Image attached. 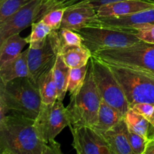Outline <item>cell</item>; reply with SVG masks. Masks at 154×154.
<instances>
[{
  "mask_svg": "<svg viewBox=\"0 0 154 154\" xmlns=\"http://www.w3.org/2000/svg\"><path fill=\"white\" fill-rule=\"evenodd\" d=\"M33 119L11 113L0 120L1 154H60V144H51L39 138Z\"/></svg>",
  "mask_w": 154,
  "mask_h": 154,
  "instance_id": "1",
  "label": "cell"
},
{
  "mask_svg": "<svg viewBox=\"0 0 154 154\" xmlns=\"http://www.w3.org/2000/svg\"><path fill=\"white\" fill-rule=\"evenodd\" d=\"M0 102L4 104L9 113L22 114L33 120L37 117L42 103L38 87L29 77L1 83Z\"/></svg>",
  "mask_w": 154,
  "mask_h": 154,
  "instance_id": "2",
  "label": "cell"
},
{
  "mask_svg": "<svg viewBox=\"0 0 154 154\" xmlns=\"http://www.w3.org/2000/svg\"><path fill=\"white\" fill-rule=\"evenodd\" d=\"M102 98L99 93L93 71L89 66L82 85L70 95V102L66 107L69 126H88L93 127L98 120Z\"/></svg>",
  "mask_w": 154,
  "mask_h": 154,
  "instance_id": "3",
  "label": "cell"
},
{
  "mask_svg": "<svg viewBox=\"0 0 154 154\" xmlns=\"http://www.w3.org/2000/svg\"><path fill=\"white\" fill-rule=\"evenodd\" d=\"M107 64L121 86L129 108L136 103L154 104L153 73L126 66Z\"/></svg>",
  "mask_w": 154,
  "mask_h": 154,
  "instance_id": "4",
  "label": "cell"
},
{
  "mask_svg": "<svg viewBox=\"0 0 154 154\" xmlns=\"http://www.w3.org/2000/svg\"><path fill=\"white\" fill-rule=\"evenodd\" d=\"M108 64L133 68L154 74V45L141 41L124 48L105 50L93 54Z\"/></svg>",
  "mask_w": 154,
  "mask_h": 154,
  "instance_id": "5",
  "label": "cell"
},
{
  "mask_svg": "<svg viewBox=\"0 0 154 154\" xmlns=\"http://www.w3.org/2000/svg\"><path fill=\"white\" fill-rule=\"evenodd\" d=\"M95 82L102 100L112 106L125 117L128 104L124 92L107 63L92 55L90 60Z\"/></svg>",
  "mask_w": 154,
  "mask_h": 154,
  "instance_id": "6",
  "label": "cell"
},
{
  "mask_svg": "<svg viewBox=\"0 0 154 154\" xmlns=\"http://www.w3.org/2000/svg\"><path fill=\"white\" fill-rule=\"evenodd\" d=\"M77 32L82 38L83 45L92 54L105 50L129 47L141 41L132 33L100 26H86Z\"/></svg>",
  "mask_w": 154,
  "mask_h": 154,
  "instance_id": "7",
  "label": "cell"
},
{
  "mask_svg": "<svg viewBox=\"0 0 154 154\" xmlns=\"http://www.w3.org/2000/svg\"><path fill=\"white\" fill-rule=\"evenodd\" d=\"M28 65L30 78L37 84L38 79L54 68L62 46L60 29L52 30L43 40L29 44Z\"/></svg>",
  "mask_w": 154,
  "mask_h": 154,
  "instance_id": "8",
  "label": "cell"
},
{
  "mask_svg": "<svg viewBox=\"0 0 154 154\" xmlns=\"http://www.w3.org/2000/svg\"><path fill=\"white\" fill-rule=\"evenodd\" d=\"M69 120L63 101L57 99L54 103H42L34 127L41 139L51 144H57L55 138L64 128L69 126Z\"/></svg>",
  "mask_w": 154,
  "mask_h": 154,
  "instance_id": "9",
  "label": "cell"
},
{
  "mask_svg": "<svg viewBox=\"0 0 154 154\" xmlns=\"http://www.w3.org/2000/svg\"><path fill=\"white\" fill-rule=\"evenodd\" d=\"M46 1L32 0L0 23V44L13 35L20 34L23 30L37 22Z\"/></svg>",
  "mask_w": 154,
  "mask_h": 154,
  "instance_id": "10",
  "label": "cell"
},
{
  "mask_svg": "<svg viewBox=\"0 0 154 154\" xmlns=\"http://www.w3.org/2000/svg\"><path fill=\"white\" fill-rule=\"evenodd\" d=\"M73 141L72 147L78 154H111L102 135L88 126H69Z\"/></svg>",
  "mask_w": 154,
  "mask_h": 154,
  "instance_id": "11",
  "label": "cell"
},
{
  "mask_svg": "<svg viewBox=\"0 0 154 154\" xmlns=\"http://www.w3.org/2000/svg\"><path fill=\"white\" fill-rule=\"evenodd\" d=\"M149 24H154V8L118 17H96L87 26L128 32Z\"/></svg>",
  "mask_w": 154,
  "mask_h": 154,
  "instance_id": "12",
  "label": "cell"
},
{
  "mask_svg": "<svg viewBox=\"0 0 154 154\" xmlns=\"http://www.w3.org/2000/svg\"><path fill=\"white\" fill-rule=\"evenodd\" d=\"M64 8L60 29H67L77 32L88 25L92 20L97 17L96 8L87 2L75 3Z\"/></svg>",
  "mask_w": 154,
  "mask_h": 154,
  "instance_id": "13",
  "label": "cell"
},
{
  "mask_svg": "<svg viewBox=\"0 0 154 154\" xmlns=\"http://www.w3.org/2000/svg\"><path fill=\"white\" fill-rule=\"evenodd\" d=\"M153 8V3L144 0H120L99 6L96 14L99 17H118Z\"/></svg>",
  "mask_w": 154,
  "mask_h": 154,
  "instance_id": "14",
  "label": "cell"
},
{
  "mask_svg": "<svg viewBox=\"0 0 154 154\" xmlns=\"http://www.w3.org/2000/svg\"><path fill=\"white\" fill-rule=\"evenodd\" d=\"M128 127L123 118L117 124L102 134L111 154H134L127 136Z\"/></svg>",
  "mask_w": 154,
  "mask_h": 154,
  "instance_id": "15",
  "label": "cell"
},
{
  "mask_svg": "<svg viewBox=\"0 0 154 154\" xmlns=\"http://www.w3.org/2000/svg\"><path fill=\"white\" fill-rule=\"evenodd\" d=\"M24 77L30 78L28 65V48L17 57L0 66V78L2 84Z\"/></svg>",
  "mask_w": 154,
  "mask_h": 154,
  "instance_id": "16",
  "label": "cell"
},
{
  "mask_svg": "<svg viewBox=\"0 0 154 154\" xmlns=\"http://www.w3.org/2000/svg\"><path fill=\"white\" fill-rule=\"evenodd\" d=\"M60 53L66 64L70 69H77L86 66L93 55L84 45H66L62 44Z\"/></svg>",
  "mask_w": 154,
  "mask_h": 154,
  "instance_id": "17",
  "label": "cell"
},
{
  "mask_svg": "<svg viewBox=\"0 0 154 154\" xmlns=\"http://www.w3.org/2000/svg\"><path fill=\"white\" fill-rule=\"evenodd\" d=\"M124 117L117 110L102 100L97 123L93 128L98 133L102 135L117 124Z\"/></svg>",
  "mask_w": 154,
  "mask_h": 154,
  "instance_id": "18",
  "label": "cell"
},
{
  "mask_svg": "<svg viewBox=\"0 0 154 154\" xmlns=\"http://www.w3.org/2000/svg\"><path fill=\"white\" fill-rule=\"evenodd\" d=\"M27 44V38L21 37L20 34L13 35L6 38L0 44V66L19 56Z\"/></svg>",
  "mask_w": 154,
  "mask_h": 154,
  "instance_id": "19",
  "label": "cell"
},
{
  "mask_svg": "<svg viewBox=\"0 0 154 154\" xmlns=\"http://www.w3.org/2000/svg\"><path fill=\"white\" fill-rule=\"evenodd\" d=\"M128 129L146 138H152L154 135V127L143 116L129 108L124 117Z\"/></svg>",
  "mask_w": 154,
  "mask_h": 154,
  "instance_id": "20",
  "label": "cell"
},
{
  "mask_svg": "<svg viewBox=\"0 0 154 154\" xmlns=\"http://www.w3.org/2000/svg\"><path fill=\"white\" fill-rule=\"evenodd\" d=\"M42 102L45 105L53 104L57 100V87L53 69L41 75L37 81Z\"/></svg>",
  "mask_w": 154,
  "mask_h": 154,
  "instance_id": "21",
  "label": "cell"
},
{
  "mask_svg": "<svg viewBox=\"0 0 154 154\" xmlns=\"http://www.w3.org/2000/svg\"><path fill=\"white\" fill-rule=\"evenodd\" d=\"M70 68L66 64L63 57L59 53L57 60L53 68L54 80L57 87V99L63 101L66 96V92H68V83H69Z\"/></svg>",
  "mask_w": 154,
  "mask_h": 154,
  "instance_id": "22",
  "label": "cell"
},
{
  "mask_svg": "<svg viewBox=\"0 0 154 154\" xmlns=\"http://www.w3.org/2000/svg\"><path fill=\"white\" fill-rule=\"evenodd\" d=\"M90 62L88 64L81 68L77 69H71L69 74V83H68L67 90L69 93L72 94L75 93L84 83L88 72Z\"/></svg>",
  "mask_w": 154,
  "mask_h": 154,
  "instance_id": "23",
  "label": "cell"
},
{
  "mask_svg": "<svg viewBox=\"0 0 154 154\" xmlns=\"http://www.w3.org/2000/svg\"><path fill=\"white\" fill-rule=\"evenodd\" d=\"M32 0H0V23Z\"/></svg>",
  "mask_w": 154,
  "mask_h": 154,
  "instance_id": "24",
  "label": "cell"
},
{
  "mask_svg": "<svg viewBox=\"0 0 154 154\" xmlns=\"http://www.w3.org/2000/svg\"><path fill=\"white\" fill-rule=\"evenodd\" d=\"M51 31L52 29L42 20L34 23L32 25L31 33L26 37L29 44L43 40L51 32Z\"/></svg>",
  "mask_w": 154,
  "mask_h": 154,
  "instance_id": "25",
  "label": "cell"
},
{
  "mask_svg": "<svg viewBox=\"0 0 154 154\" xmlns=\"http://www.w3.org/2000/svg\"><path fill=\"white\" fill-rule=\"evenodd\" d=\"M64 11V8L50 11L46 14L44 15L41 20L49 26L52 29V30H59L60 29L62 20H63Z\"/></svg>",
  "mask_w": 154,
  "mask_h": 154,
  "instance_id": "26",
  "label": "cell"
},
{
  "mask_svg": "<svg viewBox=\"0 0 154 154\" xmlns=\"http://www.w3.org/2000/svg\"><path fill=\"white\" fill-rule=\"evenodd\" d=\"M127 136L134 154H144L149 138L131 132L129 129L127 130Z\"/></svg>",
  "mask_w": 154,
  "mask_h": 154,
  "instance_id": "27",
  "label": "cell"
},
{
  "mask_svg": "<svg viewBox=\"0 0 154 154\" xmlns=\"http://www.w3.org/2000/svg\"><path fill=\"white\" fill-rule=\"evenodd\" d=\"M136 35L141 41L154 45V24L144 26L140 28L128 31Z\"/></svg>",
  "mask_w": 154,
  "mask_h": 154,
  "instance_id": "28",
  "label": "cell"
},
{
  "mask_svg": "<svg viewBox=\"0 0 154 154\" xmlns=\"http://www.w3.org/2000/svg\"><path fill=\"white\" fill-rule=\"evenodd\" d=\"M129 108L143 116L154 127V104L136 103Z\"/></svg>",
  "mask_w": 154,
  "mask_h": 154,
  "instance_id": "29",
  "label": "cell"
},
{
  "mask_svg": "<svg viewBox=\"0 0 154 154\" xmlns=\"http://www.w3.org/2000/svg\"><path fill=\"white\" fill-rule=\"evenodd\" d=\"M62 44L66 45H82V38L77 32L67 29H60Z\"/></svg>",
  "mask_w": 154,
  "mask_h": 154,
  "instance_id": "30",
  "label": "cell"
},
{
  "mask_svg": "<svg viewBox=\"0 0 154 154\" xmlns=\"http://www.w3.org/2000/svg\"><path fill=\"white\" fill-rule=\"evenodd\" d=\"M117 1H120V0H75V1L72 2L71 4H69V5H71L72 4H75V3L87 2L93 5L96 8H99V6L102 5L108 4V3H111V2H117Z\"/></svg>",
  "mask_w": 154,
  "mask_h": 154,
  "instance_id": "31",
  "label": "cell"
},
{
  "mask_svg": "<svg viewBox=\"0 0 154 154\" xmlns=\"http://www.w3.org/2000/svg\"><path fill=\"white\" fill-rule=\"evenodd\" d=\"M144 154H154V138L149 139Z\"/></svg>",
  "mask_w": 154,
  "mask_h": 154,
  "instance_id": "32",
  "label": "cell"
},
{
  "mask_svg": "<svg viewBox=\"0 0 154 154\" xmlns=\"http://www.w3.org/2000/svg\"><path fill=\"white\" fill-rule=\"evenodd\" d=\"M144 1H147V2H151L154 4V0H144Z\"/></svg>",
  "mask_w": 154,
  "mask_h": 154,
  "instance_id": "33",
  "label": "cell"
},
{
  "mask_svg": "<svg viewBox=\"0 0 154 154\" xmlns=\"http://www.w3.org/2000/svg\"><path fill=\"white\" fill-rule=\"evenodd\" d=\"M153 138H154V135H153Z\"/></svg>",
  "mask_w": 154,
  "mask_h": 154,
  "instance_id": "34",
  "label": "cell"
}]
</instances>
